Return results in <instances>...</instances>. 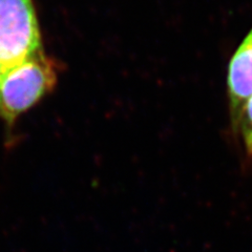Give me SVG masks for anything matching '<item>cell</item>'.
<instances>
[{
	"label": "cell",
	"instance_id": "1",
	"mask_svg": "<svg viewBox=\"0 0 252 252\" xmlns=\"http://www.w3.org/2000/svg\"><path fill=\"white\" fill-rule=\"evenodd\" d=\"M56 83L57 67L43 51L6 69L0 78V119L12 128Z\"/></svg>",
	"mask_w": 252,
	"mask_h": 252
},
{
	"label": "cell",
	"instance_id": "2",
	"mask_svg": "<svg viewBox=\"0 0 252 252\" xmlns=\"http://www.w3.org/2000/svg\"><path fill=\"white\" fill-rule=\"evenodd\" d=\"M32 0H0V66L5 70L41 52Z\"/></svg>",
	"mask_w": 252,
	"mask_h": 252
},
{
	"label": "cell",
	"instance_id": "3",
	"mask_svg": "<svg viewBox=\"0 0 252 252\" xmlns=\"http://www.w3.org/2000/svg\"><path fill=\"white\" fill-rule=\"evenodd\" d=\"M227 86L231 123L236 132L243 109L252 96V29L230 60Z\"/></svg>",
	"mask_w": 252,
	"mask_h": 252
},
{
	"label": "cell",
	"instance_id": "4",
	"mask_svg": "<svg viewBox=\"0 0 252 252\" xmlns=\"http://www.w3.org/2000/svg\"><path fill=\"white\" fill-rule=\"evenodd\" d=\"M235 133H241L246 154L252 159V96L243 109Z\"/></svg>",
	"mask_w": 252,
	"mask_h": 252
},
{
	"label": "cell",
	"instance_id": "5",
	"mask_svg": "<svg viewBox=\"0 0 252 252\" xmlns=\"http://www.w3.org/2000/svg\"><path fill=\"white\" fill-rule=\"evenodd\" d=\"M3 73H4V70L2 69V67H1V66H0V78H1V76L3 75Z\"/></svg>",
	"mask_w": 252,
	"mask_h": 252
}]
</instances>
